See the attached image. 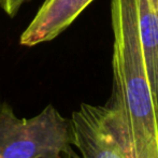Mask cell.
<instances>
[{
	"label": "cell",
	"instance_id": "cell-1",
	"mask_svg": "<svg viewBox=\"0 0 158 158\" xmlns=\"http://www.w3.org/2000/svg\"><path fill=\"white\" fill-rule=\"evenodd\" d=\"M112 96L108 125L128 158H158V101L146 72L135 0H111Z\"/></svg>",
	"mask_w": 158,
	"mask_h": 158
},
{
	"label": "cell",
	"instance_id": "cell-2",
	"mask_svg": "<svg viewBox=\"0 0 158 158\" xmlns=\"http://www.w3.org/2000/svg\"><path fill=\"white\" fill-rule=\"evenodd\" d=\"M75 154L70 118L53 104L32 117H19L0 102V158H64Z\"/></svg>",
	"mask_w": 158,
	"mask_h": 158
},
{
	"label": "cell",
	"instance_id": "cell-3",
	"mask_svg": "<svg viewBox=\"0 0 158 158\" xmlns=\"http://www.w3.org/2000/svg\"><path fill=\"white\" fill-rule=\"evenodd\" d=\"M94 0H45L19 37L22 46L46 43L63 33Z\"/></svg>",
	"mask_w": 158,
	"mask_h": 158
},
{
	"label": "cell",
	"instance_id": "cell-4",
	"mask_svg": "<svg viewBox=\"0 0 158 158\" xmlns=\"http://www.w3.org/2000/svg\"><path fill=\"white\" fill-rule=\"evenodd\" d=\"M135 8L148 77L158 101V0H135Z\"/></svg>",
	"mask_w": 158,
	"mask_h": 158
},
{
	"label": "cell",
	"instance_id": "cell-5",
	"mask_svg": "<svg viewBox=\"0 0 158 158\" xmlns=\"http://www.w3.org/2000/svg\"><path fill=\"white\" fill-rule=\"evenodd\" d=\"M26 1L28 0H0V8L8 16L14 17Z\"/></svg>",
	"mask_w": 158,
	"mask_h": 158
},
{
	"label": "cell",
	"instance_id": "cell-6",
	"mask_svg": "<svg viewBox=\"0 0 158 158\" xmlns=\"http://www.w3.org/2000/svg\"><path fill=\"white\" fill-rule=\"evenodd\" d=\"M64 158H80V156H79V154H77V153H75V154L67 155V156L64 157Z\"/></svg>",
	"mask_w": 158,
	"mask_h": 158
}]
</instances>
